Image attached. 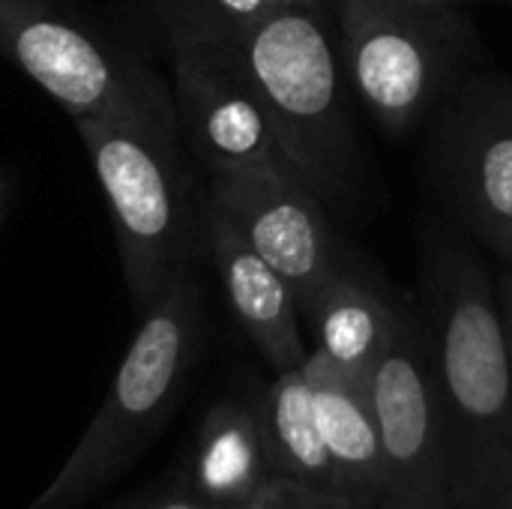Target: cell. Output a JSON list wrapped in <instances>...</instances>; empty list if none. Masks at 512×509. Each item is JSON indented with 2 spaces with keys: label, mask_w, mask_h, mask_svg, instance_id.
<instances>
[{
  "label": "cell",
  "mask_w": 512,
  "mask_h": 509,
  "mask_svg": "<svg viewBox=\"0 0 512 509\" xmlns=\"http://www.w3.org/2000/svg\"><path fill=\"white\" fill-rule=\"evenodd\" d=\"M75 129L108 201L126 291L141 315L204 243V198L195 195L174 99L147 75L126 102L75 120Z\"/></svg>",
  "instance_id": "obj_1"
},
{
  "label": "cell",
  "mask_w": 512,
  "mask_h": 509,
  "mask_svg": "<svg viewBox=\"0 0 512 509\" xmlns=\"http://www.w3.org/2000/svg\"><path fill=\"white\" fill-rule=\"evenodd\" d=\"M429 354L441 390L456 509H492L512 480V357L501 300L459 249L432 264Z\"/></svg>",
  "instance_id": "obj_2"
},
{
  "label": "cell",
  "mask_w": 512,
  "mask_h": 509,
  "mask_svg": "<svg viewBox=\"0 0 512 509\" xmlns=\"http://www.w3.org/2000/svg\"><path fill=\"white\" fill-rule=\"evenodd\" d=\"M195 3L249 75L300 177L327 207H345L357 177V144L345 60L321 0H291L249 21H228Z\"/></svg>",
  "instance_id": "obj_3"
},
{
  "label": "cell",
  "mask_w": 512,
  "mask_h": 509,
  "mask_svg": "<svg viewBox=\"0 0 512 509\" xmlns=\"http://www.w3.org/2000/svg\"><path fill=\"white\" fill-rule=\"evenodd\" d=\"M201 345V291L192 270L138 315L114 381L54 480L24 509H81L114 486L168 426Z\"/></svg>",
  "instance_id": "obj_4"
},
{
  "label": "cell",
  "mask_w": 512,
  "mask_h": 509,
  "mask_svg": "<svg viewBox=\"0 0 512 509\" xmlns=\"http://www.w3.org/2000/svg\"><path fill=\"white\" fill-rule=\"evenodd\" d=\"M171 51L183 141L210 174H285L294 168L258 90L195 0H156ZM303 180V177H300Z\"/></svg>",
  "instance_id": "obj_5"
},
{
  "label": "cell",
  "mask_w": 512,
  "mask_h": 509,
  "mask_svg": "<svg viewBox=\"0 0 512 509\" xmlns=\"http://www.w3.org/2000/svg\"><path fill=\"white\" fill-rule=\"evenodd\" d=\"M345 75L378 123L402 135L456 84L465 57L459 9L411 0H336Z\"/></svg>",
  "instance_id": "obj_6"
},
{
  "label": "cell",
  "mask_w": 512,
  "mask_h": 509,
  "mask_svg": "<svg viewBox=\"0 0 512 509\" xmlns=\"http://www.w3.org/2000/svg\"><path fill=\"white\" fill-rule=\"evenodd\" d=\"M387 495L378 509H456L453 456L429 339L408 318L369 378Z\"/></svg>",
  "instance_id": "obj_7"
},
{
  "label": "cell",
  "mask_w": 512,
  "mask_h": 509,
  "mask_svg": "<svg viewBox=\"0 0 512 509\" xmlns=\"http://www.w3.org/2000/svg\"><path fill=\"white\" fill-rule=\"evenodd\" d=\"M207 201L294 288L303 318L330 279L348 267L327 219V204L300 177L210 174Z\"/></svg>",
  "instance_id": "obj_8"
},
{
  "label": "cell",
  "mask_w": 512,
  "mask_h": 509,
  "mask_svg": "<svg viewBox=\"0 0 512 509\" xmlns=\"http://www.w3.org/2000/svg\"><path fill=\"white\" fill-rule=\"evenodd\" d=\"M0 48L72 123L111 111L147 81L51 0H0Z\"/></svg>",
  "instance_id": "obj_9"
},
{
  "label": "cell",
  "mask_w": 512,
  "mask_h": 509,
  "mask_svg": "<svg viewBox=\"0 0 512 509\" xmlns=\"http://www.w3.org/2000/svg\"><path fill=\"white\" fill-rule=\"evenodd\" d=\"M441 171L465 219L512 261V87L477 78L444 117Z\"/></svg>",
  "instance_id": "obj_10"
},
{
  "label": "cell",
  "mask_w": 512,
  "mask_h": 509,
  "mask_svg": "<svg viewBox=\"0 0 512 509\" xmlns=\"http://www.w3.org/2000/svg\"><path fill=\"white\" fill-rule=\"evenodd\" d=\"M204 243L219 270L231 312L258 354L288 372L306 363L309 348L300 330V303L294 288L249 246L237 225L204 195Z\"/></svg>",
  "instance_id": "obj_11"
},
{
  "label": "cell",
  "mask_w": 512,
  "mask_h": 509,
  "mask_svg": "<svg viewBox=\"0 0 512 509\" xmlns=\"http://www.w3.org/2000/svg\"><path fill=\"white\" fill-rule=\"evenodd\" d=\"M303 369L312 384L321 438L327 444L342 501L354 509H378L387 495V468L369 384L348 378L318 351H309Z\"/></svg>",
  "instance_id": "obj_12"
},
{
  "label": "cell",
  "mask_w": 512,
  "mask_h": 509,
  "mask_svg": "<svg viewBox=\"0 0 512 509\" xmlns=\"http://www.w3.org/2000/svg\"><path fill=\"white\" fill-rule=\"evenodd\" d=\"M270 477L261 402L237 396L216 402L201 420L183 486L225 509L255 495Z\"/></svg>",
  "instance_id": "obj_13"
},
{
  "label": "cell",
  "mask_w": 512,
  "mask_h": 509,
  "mask_svg": "<svg viewBox=\"0 0 512 509\" xmlns=\"http://www.w3.org/2000/svg\"><path fill=\"white\" fill-rule=\"evenodd\" d=\"M306 321L315 333V351L348 378L369 384L402 315L357 270L345 267L321 291Z\"/></svg>",
  "instance_id": "obj_14"
},
{
  "label": "cell",
  "mask_w": 512,
  "mask_h": 509,
  "mask_svg": "<svg viewBox=\"0 0 512 509\" xmlns=\"http://www.w3.org/2000/svg\"><path fill=\"white\" fill-rule=\"evenodd\" d=\"M258 402L273 477L300 483L303 489L324 498H342L327 444L321 438L306 369L297 366L276 372V381L261 393Z\"/></svg>",
  "instance_id": "obj_15"
},
{
  "label": "cell",
  "mask_w": 512,
  "mask_h": 509,
  "mask_svg": "<svg viewBox=\"0 0 512 509\" xmlns=\"http://www.w3.org/2000/svg\"><path fill=\"white\" fill-rule=\"evenodd\" d=\"M321 498L324 495H315V492L303 489L300 483H291L285 477H270L255 495L225 509H312Z\"/></svg>",
  "instance_id": "obj_16"
},
{
  "label": "cell",
  "mask_w": 512,
  "mask_h": 509,
  "mask_svg": "<svg viewBox=\"0 0 512 509\" xmlns=\"http://www.w3.org/2000/svg\"><path fill=\"white\" fill-rule=\"evenodd\" d=\"M114 509H222L204 498H198L195 492H189L183 483L180 486H168V489H159V492H147L141 498H132L126 504Z\"/></svg>",
  "instance_id": "obj_17"
},
{
  "label": "cell",
  "mask_w": 512,
  "mask_h": 509,
  "mask_svg": "<svg viewBox=\"0 0 512 509\" xmlns=\"http://www.w3.org/2000/svg\"><path fill=\"white\" fill-rule=\"evenodd\" d=\"M501 315H504V333H507V345H510V357H512V270L504 279V291H501Z\"/></svg>",
  "instance_id": "obj_18"
},
{
  "label": "cell",
  "mask_w": 512,
  "mask_h": 509,
  "mask_svg": "<svg viewBox=\"0 0 512 509\" xmlns=\"http://www.w3.org/2000/svg\"><path fill=\"white\" fill-rule=\"evenodd\" d=\"M9 198H12V177H9L6 168H0V222H3V216H6Z\"/></svg>",
  "instance_id": "obj_19"
},
{
  "label": "cell",
  "mask_w": 512,
  "mask_h": 509,
  "mask_svg": "<svg viewBox=\"0 0 512 509\" xmlns=\"http://www.w3.org/2000/svg\"><path fill=\"white\" fill-rule=\"evenodd\" d=\"M411 3H420V6H447V9H459L471 0H411Z\"/></svg>",
  "instance_id": "obj_20"
},
{
  "label": "cell",
  "mask_w": 512,
  "mask_h": 509,
  "mask_svg": "<svg viewBox=\"0 0 512 509\" xmlns=\"http://www.w3.org/2000/svg\"><path fill=\"white\" fill-rule=\"evenodd\" d=\"M312 509H354L348 501H342V498H321L318 504Z\"/></svg>",
  "instance_id": "obj_21"
},
{
  "label": "cell",
  "mask_w": 512,
  "mask_h": 509,
  "mask_svg": "<svg viewBox=\"0 0 512 509\" xmlns=\"http://www.w3.org/2000/svg\"><path fill=\"white\" fill-rule=\"evenodd\" d=\"M492 509H512V480L504 486V492H501V498L495 501V507Z\"/></svg>",
  "instance_id": "obj_22"
}]
</instances>
